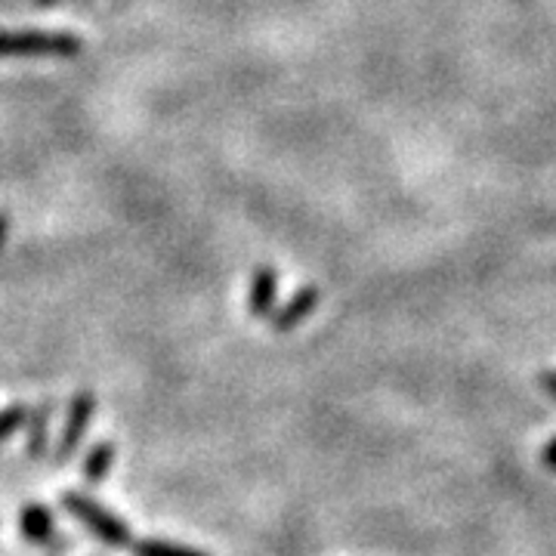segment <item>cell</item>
I'll return each instance as SVG.
<instances>
[{"instance_id": "cell-1", "label": "cell", "mask_w": 556, "mask_h": 556, "mask_svg": "<svg viewBox=\"0 0 556 556\" xmlns=\"http://www.w3.org/2000/svg\"><path fill=\"white\" fill-rule=\"evenodd\" d=\"M84 43L65 31H0V60H75Z\"/></svg>"}, {"instance_id": "cell-2", "label": "cell", "mask_w": 556, "mask_h": 556, "mask_svg": "<svg viewBox=\"0 0 556 556\" xmlns=\"http://www.w3.org/2000/svg\"><path fill=\"white\" fill-rule=\"evenodd\" d=\"M60 497H62V507H65L72 517L78 519L87 532H93V535L100 538L105 547H112V551H127V547L134 544V532H130V526H127L121 517H115L112 510H105L102 504H97L90 495L68 489V492H62Z\"/></svg>"}, {"instance_id": "cell-3", "label": "cell", "mask_w": 556, "mask_h": 556, "mask_svg": "<svg viewBox=\"0 0 556 556\" xmlns=\"http://www.w3.org/2000/svg\"><path fill=\"white\" fill-rule=\"evenodd\" d=\"M93 415H97V396L90 390H80L72 399L65 420H62V433L56 448H53V464H68L75 452L80 448V442L87 439L90 427H93Z\"/></svg>"}, {"instance_id": "cell-4", "label": "cell", "mask_w": 556, "mask_h": 556, "mask_svg": "<svg viewBox=\"0 0 556 556\" xmlns=\"http://www.w3.org/2000/svg\"><path fill=\"white\" fill-rule=\"evenodd\" d=\"M318 300H321V294H318L316 285L300 288L294 298L276 309V316H273V331H276V334H288V331H294L300 321H306V318L316 313Z\"/></svg>"}, {"instance_id": "cell-5", "label": "cell", "mask_w": 556, "mask_h": 556, "mask_svg": "<svg viewBox=\"0 0 556 556\" xmlns=\"http://www.w3.org/2000/svg\"><path fill=\"white\" fill-rule=\"evenodd\" d=\"M22 538L35 547H50V541H56V519L50 514V507L43 504H25L20 514Z\"/></svg>"}, {"instance_id": "cell-6", "label": "cell", "mask_w": 556, "mask_h": 556, "mask_svg": "<svg viewBox=\"0 0 556 556\" xmlns=\"http://www.w3.org/2000/svg\"><path fill=\"white\" fill-rule=\"evenodd\" d=\"M278 276L273 266H260L251 278V291H248V313L254 318L269 316L276 309Z\"/></svg>"}, {"instance_id": "cell-7", "label": "cell", "mask_w": 556, "mask_h": 556, "mask_svg": "<svg viewBox=\"0 0 556 556\" xmlns=\"http://www.w3.org/2000/svg\"><path fill=\"white\" fill-rule=\"evenodd\" d=\"M115 457H118V445H115L112 439H100V442L84 455V464H80V479H84L87 485H100L102 479L112 473Z\"/></svg>"}, {"instance_id": "cell-8", "label": "cell", "mask_w": 556, "mask_h": 556, "mask_svg": "<svg viewBox=\"0 0 556 556\" xmlns=\"http://www.w3.org/2000/svg\"><path fill=\"white\" fill-rule=\"evenodd\" d=\"M56 405L53 402H40L38 408L28 415V442H25V457L28 460H38L47 452V433H50V420H53Z\"/></svg>"}, {"instance_id": "cell-9", "label": "cell", "mask_w": 556, "mask_h": 556, "mask_svg": "<svg viewBox=\"0 0 556 556\" xmlns=\"http://www.w3.org/2000/svg\"><path fill=\"white\" fill-rule=\"evenodd\" d=\"M134 556H204L192 547H182L174 541H161V538H146L134 544Z\"/></svg>"}, {"instance_id": "cell-10", "label": "cell", "mask_w": 556, "mask_h": 556, "mask_svg": "<svg viewBox=\"0 0 556 556\" xmlns=\"http://www.w3.org/2000/svg\"><path fill=\"white\" fill-rule=\"evenodd\" d=\"M28 415H31V412H28V405H22V402L3 408V412H0V442L10 439L13 433H20L22 427L28 424Z\"/></svg>"}, {"instance_id": "cell-11", "label": "cell", "mask_w": 556, "mask_h": 556, "mask_svg": "<svg viewBox=\"0 0 556 556\" xmlns=\"http://www.w3.org/2000/svg\"><path fill=\"white\" fill-rule=\"evenodd\" d=\"M72 544H75V541H72V538H68V535L56 538V541L50 544V554H47V556H65V554H68V551H72Z\"/></svg>"}, {"instance_id": "cell-12", "label": "cell", "mask_w": 556, "mask_h": 556, "mask_svg": "<svg viewBox=\"0 0 556 556\" xmlns=\"http://www.w3.org/2000/svg\"><path fill=\"white\" fill-rule=\"evenodd\" d=\"M541 460L551 467V470H556V437L544 445V452H541Z\"/></svg>"}, {"instance_id": "cell-13", "label": "cell", "mask_w": 556, "mask_h": 556, "mask_svg": "<svg viewBox=\"0 0 556 556\" xmlns=\"http://www.w3.org/2000/svg\"><path fill=\"white\" fill-rule=\"evenodd\" d=\"M541 387L556 399V371H541Z\"/></svg>"}, {"instance_id": "cell-14", "label": "cell", "mask_w": 556, "mask_h": 556, "mask_svg": "<svg viewBox=\"0 0 556 556\" xmlns=\"http://www.w3.org/2000/svg\"><path fill=\"white\" fill-rule=\"evenodd\" d=\"M7 236H10V217H7V214L0 211V248H3Z\"/></svg>"}, {"instance_id": "cell-15", "label": "cell", "mask_w": 556, "mask_h": 556, "mask_svg": "<svg viewBox=\"0 0 556 556\" xmlns=\"http://www.w3.org/2000/svg\"><path fill=\"white\" fill-rule=\"evenodd\" d=\"M31 3H35L38 10H47V7H53V3H60V0H31Z\"/></svg>"}]
</instances>
